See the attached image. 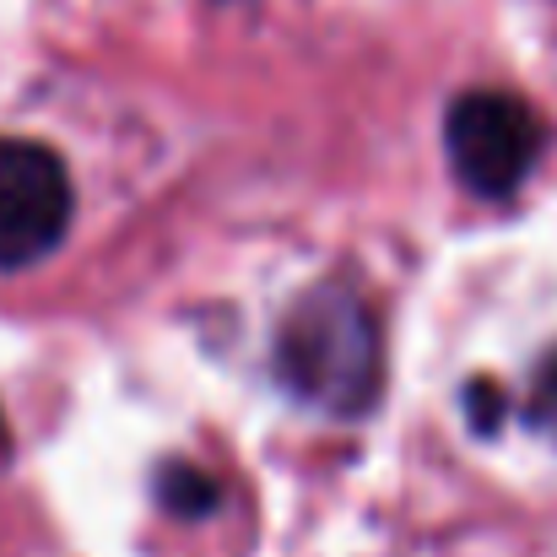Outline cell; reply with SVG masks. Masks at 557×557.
Instances as JSON below:
<instances>
[{
  "instance_id": "1",
  "label": "cell",
  "mask_w": 557,
  "mask_h": 557,
  "mask_svg": "<svg viewBox=\"0 0 557 557\" xmlns=\"http://www.w3.org/2000/svg\"><path fill=\"white\" fill-rule=\"evenodd\" d=\"M282 384L331 417H363L384 384V347L373 309L342 282L309 287L276 331Z\"/></svg>"
},
{
  "instance_id": "2",
  "label": "cell",
  "mask_w": 557,
  "mask_h": 557,
  "mask_svg": "<svg viewBox=\"0 0 557 557\" xmlns=\"http://www.w3.org/2000/svg\"><path fill=\"white\" fill-rule=\"evenodd\" d=\"M444 152L460 185L482 200H509L531 180L542 158V120L525 98L482 87L449 103L444 114Z\"/></svg>"
},
{
  "instance_id": "3",
  "label": "cell",
  "mask_w": 557,
  "mask_h": 557,
  "mask_svg": "<svg viewBox=\"0 0 557 557\" xmlns=\"http://www.w3.org/2000/svg\"><path fill=\"white\" fill-rule=\"evenodd\" d=\"M71 174L44 141L0 136V271L44 260L71 227Z\"/></svg>"
},
{
  "instance_id": "4",
  "label": "cell",
  "mask_w": 557,
  "mask_h": 557,
  "mask_svg": "<svg viewBox=\"0 0 557 557\" xmlns=\"http://www.w3.org/2000/svg\"><path fill=\"white\" fill-rule=\"evenodd\" d=\"M158 504L169 509V515H211L216 509V482L206 476V471H195V466H169L163 476H158Z\"/></svg>"
},
{
  "instance_id": "5",
  "label": "cell",
  "mask_w": 557,
  "mask_h": 557,
  "mask_svg": "<svg viewBox=\"0 0 557 557\" xmlns=\"http://www.w3.org/2000/svg\"><path fill=\"white\" fill-rule=\"evenodd\" d=\"M536 411H557V358L542 373V389H536Z\"/></svg>"
},
{
  "instance_id": "6",
  "label": "cell",
  "mask_w": 557,
  "mask_h": 557,
  "mask_svg": "<svg viewBox=\"0 0 557 557\" xmlns=\"http://www.w3.org/2000/svg\"><path fill=\"white\" fill-rule=\"evenodd\" d=\"M5 449H11V433H5V422H0V460H5Z\"/></svg>"
}]
</instances>
